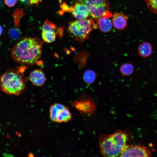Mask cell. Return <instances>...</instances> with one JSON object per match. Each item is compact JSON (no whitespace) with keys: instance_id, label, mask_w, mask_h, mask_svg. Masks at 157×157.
Instances as JSON below:
<instances>
[{"instance_id":"obj_1","label":"cell","mask_w":157,"mask_h":157,"mask_svg":"<svg viewBox=\"0 0 157 157\" xmlns=\"http://www.w3.org/2000/svg\"><path fill=\"white\" fill-rule=\"evenodd\" d=\"M42 45V42L38 38H23L19 40L12 49V57L18 63L33 65L37 63L41 56Z\"/></svg>"},{"instance_id":"obj_2","label":"cell","mask_w":157,"mask_h":157,"mask_svg":"<svg viewBox=\"0 0 157 157\" xmlns=\"http://www.w3.org/2000/svg\"><path fill=\"white\" fill-rule=\"evenodd\" d=\"M128 138L127 133L122 130L109 135H101L98 142L101 154L105 157L119 156Z\"/></svg>"},{"instance_id":"obj_3","label":"cell","mask_w":157,"mask_h":157,"mask_svg":"<svg viewBox=\"0 0 157 157\" xmlns=\"http://www.w3.org/2000/svg\"><path fill=\"white\" fill-rule=\"evenodd\" d=\"M25 80L23 73L19 70L10 69L0 78V89L7 94L18 95L24 91Z\"/></svg>"},{"instance_id":"obj_4","label":"cell","mask_w":157,"mask_h":157,"mask_svg":"<svg viewBox=\"0 0 157 157\" xmlns=\"http://www.w3.org/2000/svg\"><path fill=\"white\" fill-rule=\"evenodd\" d=\"M97 27L91 19H78L69 23L68 30L76 40L82 42L88 38L92 30Z\"/></svg>"},{"instance_id":"obj_5","label":"cell","mask_w":157,"mask_h":157,"mask_svg":"<svg viewBox=\"0 0 157 157\" xmlns=\"http://www.w3.org/2000/svg\"><path fill=\"white\" fill-rule=\"evenodd\" d=\"M61 8L60 12H70L78 19H87L90 15L88 7L85 4L79 2L75 1V3L70 6L64 3L61 5Z\"/></svg>"},{"instance_id":"obj_6","label":"cell","mask_w":157,"mask_h":157,"mask_svg":"<svg viewBox=\"0 0 157 157\" xmlns=\"http://www.w3.org/2000/svg\"><path fill=\"white\" fill-rule=\"evenodd\" d=\"M152 156L150 150L146 147L140 144L126 145L119 156L146 157Z\"/></svg>"},{"instance_id":"obj_7","label":"cell","mask_w":157,"mask_h":157,"mask_svg":"<svg viewBox=\"0 0 157 157\" xmlns=\"http://www.w3.org/2000/svg\"><path fill=\"white\" fill-rule=\"evenodd\" d=\"M71 104L83 116L91 115L95 108V105L92 101L84 97H81L73 101Z\"/></svg>"},{"instance_id":"obj_8","label":"cell","mask_w":157,"mask_h":157,"mask_svg":"<svg viewBox=\"0 0 157 157\" xmlns=\"http://www.w3.org/2000/svg\"><path fill=\"white\" fill-rule=\"evenodd\" d=\"M88 8L90 15L94 18L97 19L103 16H112V14L109 11V5L108 2Z\"/></svg>"},{"instance_id":"obj_9","label":"cell","mask_w":157,"mask_h":157,"mask_svg":"<svg viewBox=\"0 0 157 157\" xmlns=\"http://www.w3.org/2000/svg\"><path fill=\"white\" fill-rule=\"evenodd\" d=\"M29 79L34 85L37 86L43 85L46 80L44 72L41 69H35L31 71Z\"/></svg>"},{"instance_id":"obj_10","label":"cell","mask_w":157,"mask_h":157,"mask_svg":"<svg viewBox=\"0 0 157 157\" xmlns=\"http://www.w3.org/2000/svg\"><path fill=\"white\" fill-rule=\"evenodd\" d=\"M128 16L119 13H115L112 19L113 25L117 29L119 30H124L127 25Z\"/></svg>"},{"instance_id":"obj_11","label":"cell","mask_w":157,"mask_h":157,"mask_svg":"<svg viewBox=\"0 0 157 157\" xmlns=\"http://www.w3.org/2000/svg\"><path fill=\"white\" fill-rule=\"evenodd\" d=\"M110 18L107 16H103L97 19L98 27L102 32L107 33L112 29L113 24Z\"/></svg>"},{"instance_id":"obj_12","label":"cell","mask_w":157,"mask_h":157,"mask_svg":"<svg viewBox=\"0 0 157 157\" xmlns=\"http://www.w3.org/2000/svg\"><path fill=\"white\" fill-rule=\"evenodd\" d=\"M152 51V47L151 44L146 41L141 43L138 48V52L139 55L144 58L149 56L151 54Z\"/></svg>"},{"instance_id":"obj_13","label":"cell","mask_w":157,"mask_h":157,"mask_svg":"<svg viewBox=\"0 0 157 157\" xmlns=\"http://www.w3.org/2000/svg\"><path fill=\"white\" fill-rule=\"evenodd\" d=\"M72 118V113L66 106L58 111L56 116V122H67L71 120Z\"/></svg>"},{"instance_id":"obj_14","label":"cell","mask_w":157,"mask_h":157,"mask_svg":"<svg viewBox=\"0 0 157 157\" xmlns=\"http://www.w3.org/2000/svg\"><path fill=\"white\" fill-rule=\"evenodd\" d=\"M66 106L59 103H55L52 104L50 106L49 109V116L51 121L53 122H56V116L58 111Z\"/></svg>"},{"instance_id":"obj_15","label":"cell","mask_w":157,"mask_h":157,"mask_svg":"<svg viewBox=\"0 0 157 157\" xmlns=\"http://www.w3.org/2000/svg\"><path fill=\"white\" fill-rule=\"evenodd\" d=\"M134 68L133 65L130 63L123 64L120 67L119 71L122 75L128 76L131 75L133 72Z\"/></svg>"},{"instance_id":"obj_16","label":"cell","mask_w":157,"mask_h":157,"mask_svg":"<svg viewBox=\"0 0 157 157\" xmlns=\"http://www.w3.org/2000/svg\"><path fill=\"white\" fill-rule=\"evenodd\" d=\"M57 32L51 31H42V36L44 41L47 43L54 42L56 38Z\"/></svg>"},{"instance_id":"obj_17","label":"cell","mask_w":157,"mask_h":157,"mask_svg":"<svg viewBox=\"0 0 157 157\" xmlns=\"http://www.w3.org/2000/svg\"><path fill=\"white\" fill-rule=\"evenodd\" d=\"M96 78L95 72L92 70H88L84 73L83 78L84 81L88 84H91L94 82Z\"/></svg>"},{"instance_id":"obj_18","label":"cell","mask_w":157,"mask_h":157,"mask_svg":"<svg viewBox=\"0 0 157 157\" xmlns=\"http://www.w3.org/2000/svg\"><path fill=\"white\" fill-rule=\"evenodd\" d=\"M76 1L85 4L88 8L108 2L107 0H76Z\"/></svg>"},{"instance_id":"obj_19","label":"cell","mask_w":157,"mask_h":157,"mask_svg":"<svg viewBox=\"0 0 157 157\" xmlns=\"http://www.w3.org/2000/svg\"><path fill=\"white\" fill-rule=\"evenodd\" d=\"M24 14L23 9H16L13 13L14 25L17 28L19 26L20 20Z\"/></svg>"},{"instance_id":"obj_20","label":"cell","mask_w":157,"mask_h":157,"mask_svg":"<svg viewBox=\"0 0 157 157\" xmlns=\"http://www.w3.org/2000/svg\"><path fill=\"white\" fill-rule=\"evenodd\" d=\"M147 8L152 13L157 15V0H145Z\"/></svg>"},{"instance_id":"obj_21","label":"cell","mask_w":157,"mask_h":157,"mask_svg":"<svg viewBox=\"0 0 157 157\" xmlns=\"http://www.w3.org/2000/svg\"><path fill=\"white\" fill-rule=\"evenodd\" d=\"M57 28L55 25L49 21L46 20L43 26L42 31H51L56 32Z\"/></svg>"},{"instance_id":"obj_22","label":"cell","mask_w":157,"mask_h":157,"mask_svg":"<svg viewBox=\"0 0 157 157\" xmlns=\"http://www.w3.org/2000/svg\"><path fill=\"white\" fill-rule=\"evenodd\" d=\"M8 34L12 39L16 40L19 38L21 32L19 29L16 27L10 29L8 31Z\"/></svg>"},{"instance_id":"obj_23","label":"cell","mask_w":157,"mask_h":157,"mask_svg":"<svg viewBox=\"0 0 157 157\" xmlns=\"http://www.w3.org/2000/svg\"><path fill=\"white\" fill-rule=\"evenodd\" d=\"M17 0H5V3L9 7H12L15 5Z\"/></svg>"},{"instance_id":"obj_24","label":"cell","mask_w":157,"mask_h":157,"mask_svg":"<svg viewBox=\"0 0 157 157\" xmlns=\"http://www.w3.org/2000/svg\"><path fill=\"white\" fill-rule=\"evenodd\" d=\"M42 0H29L28 3L30 6L39 3Z\"/></svg>"},{"instance_id":"obj_25","label":"cell","mask_w":157,"mask_h":157,"mask_svg":"<svg viewBox=\"0 0 157 157\" xmlns=\"http://www.w3.org/2000/svg\"><path fill=\"white\" fill-rule=\"evenodd\" d=\"M3 31V29L2 26L0 25V36L2 34Z\"/></svg>"},{"instance_id":"obj_26","label":"cell","mask_w":157,"mask_h":157,"mask_svg":"<svg viewBox=\"0 0 157 157\" xmlns=\"http://www.w3.org/2000/svg\"><path fill=\"white\" fill-rule=\"evenodd\" d=\"M1 129V126L0 125V131Z\"/></svg>"}]
</instances>
